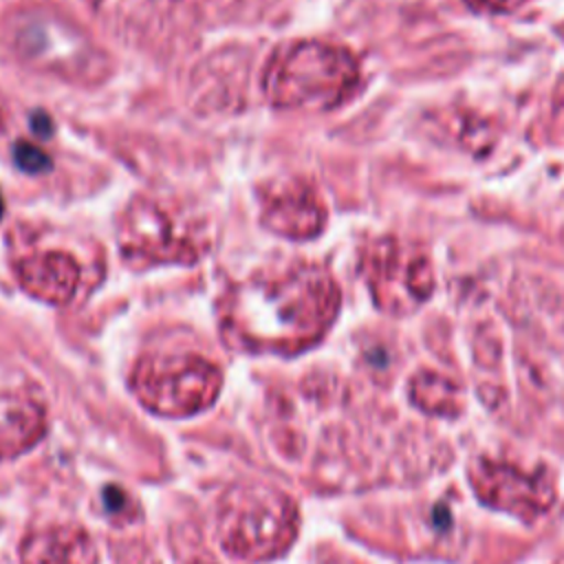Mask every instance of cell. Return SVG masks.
Here are the masks:
<instances>
[{"instance_id":"obj_15","label":"cell","mask_w":564,"mask_h":564,"mask_svg":"<svg viewBox=\"0 0 564 564\" xmlns=\"http://www.w3.org/2000/svg\"><path fill=\"white\" fill-rule=\"evenodd\" d=\"M2 209H4V207H2V196H0V216H2Z\"/></svg>"},{"instance_id":"obj_10","label":"cell","mask_w":564,"mask_h":564,"mask_svg":"<svg viewBox=\"0 0 564 564\" xmlns=\"http://www.w3.org/2000/svg\"><path fill=\"white\" fill-rule=\"evenodd\" d=\"M46 430V410L26 390L0 392V460L31 449Z\"/></svg>"},{"instance_id":"obj_12","label":"cell","mask_w":564,"mask_h":564,"mask_svg":"<svg viewBox=\"0 0 564 564\" xmlns=\"http://www.w3.org/2000/svg\"><path fill=\"white\" fill-rule=\"evenodd\" d=\"M412 399L419 403V408L434 414H454L458 410L456 388L447 379L432 372H423L414 379Z\"/></svg>"},{"instance_id":"obj_3","label":"cell","mask_w":564,"mask_h":564,"mask_svg":"<svg viewBox=\"0 0 564 564\" xmlns=\"http://www.w3.org/2000/svg\"><path fill=\"white\" fill-rule=\"evenodd\" d=\"M300 513L295 500L264 482L231 485L218 502L220 546L245 562L282 555L295 540Z\"/></svg>"},{"instance_id":"obj_14","label":"cell","mask_w":564,"mask_h":564,"mask_svg":"<svg viewBox=\"0 0 564 564\" xmlns=\"http://www.w3.org/2000/svg\"><path fill=\"white\" fill-rule=\"evenodd\" d=\"M476 2H480V4H491V7H513V4L520 2V0H476Z\"/></svg>"},{"instance_id":"obj_8","label":"cell","mask_w":564,"mask_h":564,"mask_svg":"<svg viewBox=\"0 0 564 564\" xmlns=\"http://www.w3.org/2000/svg\"><path fill=\"white\" fill-rule=\"evenodd\" d=\"M15 280L24 293L46 304L70 302L82 284L79 260L64 249H31L13 262Z\"/></svg>"},{"instance_id":"obj_2","label":"cell","mask_w":564,"mask_h":564,"mask_svg":"<svg viewBox=\"0 0 564 564\" xmlns=\"http://www.w3.org/2000/svg\"><path fill=\"white\" fill-rule=\"evenodd\" d=\"M357 82L352 53L317 40L278 46L262 70L264 97L280 110H330L355 93Z\"/></svg>"},{"instance_id":"obj_4","label":"cell","mask_w":564,"mask_h":564,"mask_svg":"<svg viewBox=\"0 0 564 564\" xmlns=\"http://www.w3.org/2000/svg\"><path fill=\"white\" fill-rule=\"evenodd\" d=\"M130 388L145 410L183 419L203 412L218 399L223 372L196 352H154L139 357L130 375Z\"/></svg>"},{"instance_id":"obj_9","label":"cell","mask_w":564,"mask_h":564,"mask_svg":"<svg viewBox=\"0 0 564 564\" xmlns=\"http://www.w3.org/2000/svg\"><path fill=\"white\" fill-rule=\"evenodd\" d=\"M366 271L377 302L388 308L410 306L427 295L430 282H423V278L430 280V269L425 260H403L392 242H379L370 249Z\"/></svg>"},{"instance_id":"obj_13","label":"cell","mask_w":564,"mask_h":564,"mask_svg":"<svg viewBox=\"0 0 564 564\" xmlns=\"http://www.w3.org/2000/svg\"><path fill=\"white\" fill-rule=\"evenodd\" d=\"M13 159L18 163L20 170L29 172V174H37V172H44L48 170L51 165V159L35 145L26 143V141H18L13 145Z\"/></svg>"},{"instance_id":"obj_11","label":"cell","mask_w":564,"mask_h":564,"mask_svg":"<svg viewBox=\"0 0 564 564\" xmlns=\"http://www.w3.org/2000/svg\"><path fill=\"white\" fill-rule=\"evenodd\" d=\"M22 564H97L93 538L77 524H53L22 540Z\"/></svg>"},{"instance_id":"obj_6","label":"cell","mask_w":564,"mask_h":564,"mask_svg":"<svg viewBox=\"0 0 564 564\" xmlns=\"http://www.w3.org/2000/svg\"><path fill=\"white\" fill-rule=\"evenodd\" d=\"M260 223L275 236L308 240L324 229L326 209L308 181L280 178L260 189Z\"/></svg>"},{"instance_id":"obj_1","label":"cell","mask_w":564,"mask_h":564,"mask_svg":"<svg viewBox=\"0 0 564 564\" xmlns=\"http://www.w3.org/2000/svg\"><path fill=\"white\" fill-rule=\"evenodd\" d=\"M337 311L335 280L304 262L231 284L218 304V330L234 350L297 355L326 335Z\"/></svg>"},{"instance_id":"obj_5","label":"cell","mask_w":564,"mask_h":564,"mask_svg":"<svg viewBox=\"0 0 564 564\" xmlns=\"http://www.w3.org/2000/svg\"><path fill=\"white\" fill-rule=\"evenodd\" d=\"M119 249L132 267L194 264L203 258V245L167 207L154 198H134L123 209L117 227Z\"/></svg>"},{"instance_id":"obj_7","label":"cell","mask_w":564,"mask_h":564,"mask_svg":"<svg viewBox=\"0 0 564 564\" xmlns=\"http://www.w3.org/2000/svg\"><path fill=\"white\" fill-rule=\"evenodd\" d=\"M471 485L485 505L507 509L524 520L544 513L553 505V489L546 478L529 476L505 463L478 460L471 474Z\"/></svg>"}]
</instances>
